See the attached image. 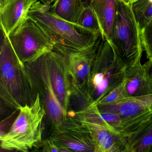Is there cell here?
Listing matches in <instances>:
<instances>
[{"instance_id": "6da1fadb", "label": "cell", "mask_w": 152, "mask_h": 152, "mask_svg": "<svg viewBox=\"0 0 152 152\" xmlns=\"http://www.w3.org/2000/svg\"><path fill=\"white\" fill-rule=\"evenodd\" d=\"M0 29V97L8 107L19 110L32 104L37 93L26 65L18 56L8 36Z\"/></svg>"}, {"instance_id": "7a4b0ae2", "label": "cell", "mask_w": 152, "mask_h": 152, "mask_svg": "<svg viewBox=\"0 0 152 152\" xmlns=\"http://www.w3.org/2000/svg\"><path fill=\"white\" fill-rule=\"evenodd\" d=\"M28 17L42 29L55 44L83 49L95 45L102 37L100 32L59 17L52 12L50 5L40 1L32 6Z\"/></svg>"}, {"instance_id": "3957f363", "label": "cell", "mask_w": 152, "mask_h": 152, "mask_svg": "<svg viewBox=\"0 0 152 152\" xmlns=\"http://www.w3.org/2000/svg\"><path fill=\"white\" fill-rule=\"evenodd\" d=\"M19 111L9 131L1 135L0 146L4 150L28 152L42 142L46 112L39 94L32 104L22 107Z\"/></svg>"}, {"instance_id": "277c9868", "label": "cell", "mask_w": 152, "mask_h": 152, "mask_svg": "<svg viewBox=\"0 0 152 152\" xmlns=\"http://www.w3.org/2000/svg\"><path fill=\"white\" fill-rule=\"evenodd\" d=\"M109 43L127 67L140 63L143 48L140 26L132 5L121 0L117 1L116 16Z\"/></svg>"}, {"instance_id": "5b68a950", "label": "cell", "mask_w": 152, "mask_h": 152, "mask_svg": "<svg viewBox=\"0 0 152 152\" xmlns=\"http://www.w3.org/2000/svg\"><path fill=\"white\" fill-rule=\"evenodd\" d=\"M127 66L117 56L108 41L102 39L91 69L89 96L99 101L124 79Z\"/></svg>"}, {"instance_id": "8992f818", "label": "cell", "mask_w": 152, "mask_h": 152, "mask_svg": "<svg viewBox=\"0 0 152 152\" xmlns=\"http://www.w3.org/2000/svg\"><path fill=\"white\" fill-rule=\"evenodd\" d=\"M102 39L101 37L95 45L83 49H76L58 44L54 45V50L65 63L71 76V98L82 99L86 104L93 103L89 96L88 90L91 69Z\"/></svg>"}, {"instance_id": "52a82bcc", "label": "cell", "mask_w": 152, "mask_h": 152, "mask_svg": "<svg viewBox=\"0 0 152 152\" xmlns=\"http://www.w3.org/2000/svg\"><path fill=\"white\" fill-rule=\"evenodd\" d=\"M97 107V104L93 103L78 111H71L68 115L74 116L88 130L94 152L127 151V139L99 119Z\"/></svg>"}, {"instance_id": "ba28073f", "label": "cell", "mask_w": 152, "mask_h": 152, "mask_svg": "<svg viewBox=\"0 0 152 152\" xmlns=\"http://www.w3.org/2000/svg\"><path fill=\"white\" fill-rule=\"evenodd\" d=\"M8 37L15 52L25 64L34 62L54 50V42L42 29L29 17Z\"/></svg>"}, {"instance_id": "9c48e42d", "label": "cell", "mask_w": 152, "mask_h": 152, "mask_svg": "<svg viewBox=\"0 0 152 152\" xmlns=\"http://www.w3.org/2000/svg\"><path fill=\"white\" fill-rule=\"evenodd\" d=\"M46 54L34 62L26 65L31 76L36 93L39 95L52 129L61 124L67 115L55 93Z\"/></svg>"}, {"instance_id": "30bf717a", "label": "cell", "mask_w": 152, "mask_h": 152, "mask_svg": "<svg viewBox=\"0 0 152 152\" xmlns=\"http://www.w3.org/2000/svg\"><path fill=\"white\" fill-rule=\"evenodd\" d=\"M49 138L60 152H94L88 130L72 115H67L61 124L51 129Z\"/></svg>"}, {"instance_id": "8fae6325", "label": "cell", "mask_w": 152, "mask_h": 152, "mask_svg": "<svg viewBox=\"0 0 152 152\" xmlns=\"http://www.w3.org/2000/svg\"><path fill=\"white\" fill-rule=\"evenodd\" d=\"M46 55L55 93L67 115L72 94L70 73L61 57L54 50L46 53Z\"/></svg>"}, {"instance_id": "7c38bea8", "label": "cell", "mask_w": 152, "mask_h": 152, "mask_svg": "<svg viewBox=\"0 0 152 152\" xmlns=\"http://www.w3.org/2000/svg\"><path fill=\"white\" fill-rule=\"evenodd\" d=\"M39 0H0V26L8 36L29 17Z\"/></svg>"}, {"instance_id": "4fadbf2b", "label": "cell", "mask_w": 152, "mask_h": 152, "mask_svg": "<svg viewBox=\"0 0 152 152\" xmlns=\"http://www.w3.org/2000/svg\"><path fill=\"white\" fill-rule=\"evenodd\" d=\"M124 80L127 97H152V80L145 66L141 63L127 67Z\"/></svg>"}, {"instance_id": "5bb4252c", "label": "cell", "mask_w": 152, "mask_h": 152, "mask_svg": "<svg viewBox=\"0 0 152 152\" xmlns=\"http://www.w3.org/2000/svg\"><path fill=\"white\" fill-rule=\"evenodd\" d=\"M98 107L100 112L115 114L124 119H134L152 111V97L126 98L113 104L98 106Z\"/></svg>"}, {"instance_id": "9a60e30c", "label": "cell", "mask_w": 152, "mask_h": 152, "mask_svg": "<svg viewBox=\"0 0 152 152\" xmlns=\"http://www.w3.org/2000/svg\"><path fill=\"white\" fill-rule=\"evenodd\" d=\"M118 0H90L88 4L97 18L103 39L110 42L116 16Z\"/></svg>"}, {"instance_id": "2e32d148", "label": "cell", "mask_w": 152, "mask_h": 152, "mask_svg": "<svg viewBox=\"0 0 152 152\" xmlns=\"http://www.w3.org/2000/svg\"><path fill=\"white\" fill-rule=\"evenodd\" d=\"M152 148V117L128 138V151L147 152Z\"/></svg>"}, {"instance_id": "e0dca14e", "label": "cell", "mask_w": 152, "mask_h": 152, "mask_svg": "<svg viewBox=\"0 0 152 152\" xmlns=\"http://www.w3.org/2000/svg\"><path fill=\"white\" fill-rule=\"evenodd\" d=\"M85 6L82 0H55L50 8L59 17L76 24Z\"/></svg>"}, {"instance_id": "ac0fdd59", "label": "cell", "mask_w": 152, "mask_h": 152, "mask_svg": "<svg viewBox=\"0 0 152 152\" xmlns=\"http://www.w3.org/2000/svg\"><path fill=\"white\" fill-rule=\"evenodd\" d=\"M132 9L140 29L152 23V3L138 0L132 5Z\"/></svg>"}, {"instance_id": "d6986e66", "label": "cell", "mask_w": 152, "mask_h": 152, "mask_svg": "<svg viewBox=\"0 0 152 152\" xmlns=\"http://www.w3.org/2000/svg\"><path fill=\"white\" fill-rule=\"evenodd\" d=\"M76 24L86 29L101 33L97 18L94 10L89 4L85 6Z\"/></svg>"}, {"instance_id": "ffe728a7", "label": "cell", "mask_w": 152, "mask_h": 152, "mask_svg": "<svg viewBox=\"0 0 152 152\" xmlns=\"http://www.w3.org/2000/svg\"><path fill=\"white\" fill-rule=\"evenodd\" d=\"M127 97L125 89V82L114 88L105 96H104L97 103L98 106L104 105L113 104Z\"/></svg>"}, {"instance_id": "44dd1931", "label": "cell", "mask_w": 152, "mask_h": 152, "mask_svg": "<svg viewBox=\"0 0 152 152\" xmlns=\"http://www.w3.org/2000/svg\"><path fill=\"white\" fill-rule=\"evenodd\" d=\"M140 30L143 49L148 60L152 59V23L148 24Z\"/></svg>"}, {"instance_id": "7402d4cb", "label": "cell", "mask_w": 152, "mask_h": 152, "mask_svg": "<svg viewBox=\"0 0 152 152\" xmlns=\"http://www.w3.org/2000/svg\"><path fill=\"white\" fill-rule=\"evenodd\" d=\"M40 145L41 146L43 152H60L58 147L49 138L42 140Z\"/></svg>"}, {"instance_id": "603a6c76", "label": "cell", "mask_w": 152, "mask_h": 152, "mask_svg": "<svg viewBox=\"0 0 152 152\" xmlns=\"http://www.w3.org/2000/svg\"><path fill=\"white\" fill-rule=\"evenodd\" d=\"M39 1L43 4L48 5H51L54 2L55 0H39Z\"/></svg>"}, {"instance_id": "cb8c5ba5", "label": "cell", "mask_w": 152, "mask_h": 152, "mask_svg": "<svg viewBox=\"0 0 152 152\" xmlns=\"http://www.w3.org/2000/svg\"><path fill=\"white\" fill-rule=\"evenodd\" d=\"M121 1L126 3V4L132 5L133 3H135L138 0H121Z\"/></svg>"}, {"instance_id": "d4e9b609", "label": "cell", "mask_w": 152, "mask_h": 152, "mask_svg": "<svg viewBox=\"0 0 152 152\" xmlns=\"http://www.w3.org/2000/svg\"><path fill=\"white\" fill-rule=\"evenodd\" d=\"M148 67L152 72V59L148 60Z\"/></svg>"}, {"instance_id": "484cf974", "label": "cell", "mask_w": 152, "mask_h": 152, "mask_svg": "<svg viewBox=\"0 0 152 152\" xmlns=\"http://www.w3.org/2000/svg\"><path fill=\"white\" fill-rule=\"evenodd\" d=\"M82 1L84 3L85 5H87L88 4L89 1L90 0H82Z\"/></svg>"}, {"instance_id": "4316f807", "label": "cell", "mask_w": 152, "mask_h": 152, "mask_svg": "<svg viewBox=\"0 0 152 152\" xmlns=\"http://www.w3.org/2000/svg\"><path fill=\"white\" fill-rule=\"evenodd\" d=\"M151 151H152V149H151Z\"/></svg>"}]
</instances>
